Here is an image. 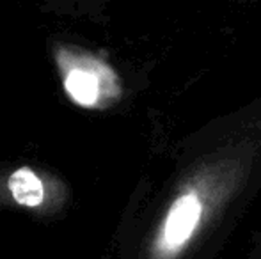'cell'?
<instances>
[{
	"mask_svg": "<svg viewBox=\"0 0 261 259\" xmlns=\"http://www.w3.org/2000/svg\"><path fill=\"white\" fill-rule=\"evenodd\" d=\"M7 192L13 203L29 210H52L54 204L62 200L64 194H57L54 181L31 167H20L7 178Z\"/></svg>",
	"mask_w": 261,
	"mask_h": 259,
	"instance_id": "cell-2",
	"label": "cell"
},
{
	"mask_svg": "<svg viewBox=\"0 0 261 259\" xmlns=\"http://www.w3.org/2000/svg\"><path fill=\"white\" fill-rule=\"evenodd\" d=\"M55 63L66 94L80 107H98L112 91L110 69L89 53L75 50V46H59Z\"/></svg>",
	"mask_w": 261,
	"mask_h": 259,
	"instance_id": "cell-1",
	"label": "cell"
},
{
	"mask_svg": "<svg viewBox=\"0 0 261 259\" xmlns=\"http://www.w3.org/2000/svg\"><path fill=\"white\" fill-rule=\"evenodd\" d=\"M201 217V204L194 194L181 195L174 203V206L169 211V217L164 225V238L162 245L165 249H178L181 243L190 238V235L196 229Z\"/></svg>",
	"mask_w": 261,
	"mask_h": 259,
	"instance_id": "cell-3",
	"label": "cell"
}]
</instances>
